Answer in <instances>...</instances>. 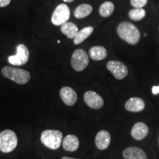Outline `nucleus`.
<instances>
[{
  "instance_id": "1",
  "label": "nucleus",
  "mask_w": 159,
  "mask_h": 159,
  "mask_svg": "<svg viewBox=\"0 0 159 159\" xmlns=\"http://www.w3.org/2000/svg\"><path fill=\"white\" fill-rule=\"evenodd\" d=\"M116 31L119 38L129 44L136 45L140 41V31L136 26L128 21H123L119 24Z\"/></svg>"
},
{
  "instance_id": "2",
  "label": "nucleus",
  "mask_w": 159,
  "mask_h": 159,
  "mask_svg": "<svg viewBox=\"0 0 159 159\" xmlns=\"http://www.w3.org/2000/svg\"><path fill=\"white\" fill-rule=\"evenodd\" d=\"M2 74L6 78L11 80L13 82L20 85L26 84L30 79V74L28 71L11 66H5L2 68Z\"/></svg>"
},
{
  "instance_id": "3",
  "label": "nucleus",
  "mask_w": 159,
  "mask_h": 159,
  "mask_svg": "<svg viewBox=\"0 0 159 159\" xmlns=\"http://www.w3.org/2000/svg\"><path fill=\"white\" fill-rule=\"evenodd\" d=\"M63 141V134L56 130H46L41 133V142L44 146L52 150H57Z\"/></svg>"
},
{
  "instance_id": "4",
  "label": "nucleus",
  "mask_w": 159,
  "mask_h": 159,
  "mask_svg": "<svg viewBox=\"0 0 159 159\" xmlns=\"http://www.w3.org/2000/svg\"><path fill=\"white\" fill-rule=\"evenodd\" d=\"M18 138L14 131L5 130L0 133V150L5 153L11 152L17 147Z\"/></svg>"
},
{
  "instance_id": "5",
  "label": "nucleus",
  "mask_w": 159,
  "mask_h": 159,
  "mask_svg": "<svg viewBox=\"0 0 159 159\" xmlns=\"http://www.w3.org/2000/svg\"><path fill=\"white\" fill-rule=\"evenodd\" d=\"M89 63V55L84 49H78L74 52L71 58V64L75 71H82L88 66Z\"/></svg>"
},
{
  "instance_id": "6",
  "label": "nucleus",
  "mask_w": 159,
  "mask_h": 159,
  "mask_svg": "<svg viewBox=\"0 0 159 159\" xmlns=\"http://www.w3.org/2000/svg\"><path fill=\"white\" fill-rule=\"evenodd\" d=\"M70 17V9L66 4H60L55 9L51 17V21L55 26H61L67 22Z\"/></svg>"
},
{
  "instance_id": "7",
  "label": "nucleus",
  "mask_w": 159,
  "mask_h": 159,
  "mask_svg": "<svg viewBox=\"0 0 159 159\" xmlns=\"http://www.w3.org/2000/svg\"><path fill=\"white\" fill-rule=\"evenodd\" d=\"M30 52L25 44H19L16 47V55L8 57V62L13 66H21L27 63Z\"/></svg>"
},
{
  "instance_id": "8",
  "label": "nucleus",
  "mask_w": 159,
  "mask_h": 159,
  "mask_svg": "<svg viewBox=\"0 0 159 159\" xmlns=\"http://www.w3.org/2000/svg\"><path fill=\"white\" fill-rule=\"evenodd\" d=\"M107 69L118 80H122L128 74V69L124 63L118 61H110L107 63Z\"/></svg>"
},
{
  "instance_id": "9",
  "label": "nucleus",
  "mask_w": 159,
  "mask_h": 159,
  "mask_svg": "<svg viewBox=\"0 0 159 159\" xmlns=\"http://www.w3.org/2000/svg\"><path fill=\"white\" fill-rule=\"evenodd\" d=\"M84 101L89 108L98 110L102 108L104 100L102 97L93 91H88L84 94Z\"/></svg>"
},
{
  "instance_id": "10",
  "label": "nucleus",
  "mask_w": 159,
  "mask_h": 159,
  "mask_svg": "<svg viewBox=\"0 0 159 159\" xmlns=\"http://www.w3.org/2000/svg\"><path fill=\"white\" fill-rule=\"evenodd\" d=\"M60 96L62 101L68 106H72L77 100V94L71 87L64 86L60 91Z\"/></svg>"
},
{
  "instance_id": "11",
  "label": "nucleus",
  "mask_w": 159,
  "mask_h": 159,
  "mask_svg": "<svg viewBox=\"0 0 159 159\" xmlns=\"http://www.w3.org/2000/svg\"><path fill=\"white\" fill-rule=\"evenodd\" d=\"M111 135L107 130H102L99 131L95 137V144L100 150L107 149L111 144Z\"/></svg>"
},
{
  "instance_id": "12",
  "label": "nucleus",
  "mask_w": 159,
  "mask_h": 159,
  "mask_svg": "<svg viewBox=\"0 0 159 159\" xmlns=\"http://www.w3.org/2000/svg\"><path fill=\"white\" fill-rule=\"evenodd\" d=\"M149 128L148 125L144 122H137L134 125L131 130V136L137 141L143 140L148 136Z\"/></svg>"
},
{
  "instance_id": "13",
  "label": "nucleus",
  "mask_w": 159,
  "mask_h": 159,
  "mask_svg": "<svg viewBox=\"0 0 159 159\" xmlns=\"http://www.w3.org/2000/svg\"><path fill=\"white\" fill-rule=\"evenodd\" d=\"M122 156L125 159H148L144 151L136 147H129L125 149Z\"/></svg>"
},
{
  "instance_id": "14",
  "label": "nucleus",
  "mask_w": 159,
  "mask_h": 159,
  "mask_svg": "<svg viewBox=\"0 0 159 159\" xmlns=\"http://www.w3.org/2000/svg\"><path fill=\"white\" fill-rule=\"evenodd\" d=\"M125 108L130 112H140L145 108V102L142 98L132 97L125 104Z\"/></svg>"
},
{
  "instance_id": "15",
  "label": "nucleus",
  "mask_w": 159,
  "mask_h": 159,
  "mask_svg": "<svg viewBox=\"0 0 159 159\" xmlns=\"http://www.w3.org/2000/svg\"><path fill=\"white\" fill-rule=\"evenodd\" d=\"M63 148L69 152H74L79 148V139L75 135H67L62 141Z\"/></svg>"
},
{
  "instance_id": "16",
  "label": "nucleus",
  "mask_w": 159,
  "mask_h": 159,
  "mask_svg": "<svg viewBox=\"0 0 159 159\" xmlns=\"http://www.w3.org/2000/svg\"><path fill=\"white\" fill-rule=\"evenodd\" d=\"M89 56L94 61H102L108 55L106 49L102 46H94L90 48L89 51Z\"/></svg>"
},
{
  "instance_id": "17",
  "label": "nucleus",
  "mask_w": 159,
  "mask_h": 159,
  "mask_svg": "<svg viewBox=\"0 0 159 159\" xmlns=\"http://www.w3.org/2000/svg\"><path fill=\"white\" fill-rule=\"evenodd\" d=\"M61 31L68 39H74L78 33V27L72 22H66L61 25Z\"/></svg>"
},
{
  "instance_id": "18",
  "label": "nucleus",
  "mask_w": 159,
  "mask_h": 159,
  "mask_svg": "<svg viewBox=\"0 0 159 159\" xmlns=\"http://www.w3.org/2000/svg\"><path fill=\"white\" fill-rule=\"evenodd\" d=\"M93 7L88 4H82L76 7L74 11V16L77 19H83L91 13Z\"/></svg>"
},
{
  "instance_id": "19",
  "label": "nucleus",
  "mask_w": 159,
  "mask_h": 159,
  "mask_svg": "<svg viewBox=\"0 0 159 159\" xmlns=\"http://www.w3.org/2000/svg\"><path fill=\"white\" fill-rule=\"evenodd\" d=\"M94 32V27L89 26V27H84V28L81 30L80 31H79L76 35V36L74 38V42L75 44L78 45L80 43H81L85 41V39H88L90 36L91 33Z\"/></svg>"
},
{
  "instance_id": "20",
  "label": "nucleus",
  "mask_w": 159,
  "mask_h": 159,
  "mask_svg": "<svg viewBox=\"0 0 159 159\" xmlns=\"http://www.w3.org/2000/svg\"><path fill=\"white\" fill-rule=\"evenodd\" d=\"M114 11V5L111 2H105L100 5L99 13L102 17H108Z\"/></svg>"
},
{
  "instance_id": "21",
  "label": "nucleus",
  "mask_w": 159,
  "mask_h": 159,
  "mask_svg": "<svg viewBox=\"0 0 159 159\" xmlns=\"http://www.w3.org/2000/svg\"><path fill=\"white\" fill-rule=\"evenodd\" d=\"M129 18L133 21H140L146 16V11L143 8H134L130 10L128 13Z\"/></svg>"
},
{
  "instance_id": "22",
  "label": "nucleus",
  "mask_w": 159,
  "mask_h": 159,
  "mask_svg": "<svg viewBox=\"0 0 159 159\" xmlns=\"http://www.w3.org/2000/svg\"><path fill=\"white\" fill-rule=\"evenodd\" d=\"M148 0H130V5L134 8H142L148 3Z\"/></svg>"
},
{
  "instance_id": "23",
  "label": "nucleus",
  "mask_w": 159,
  "mask_h": 159,
  "mask_svg": "<svg viewBox=\"0 0 159 159\" xmlns=\"http://www.w3.org/2000/svg\"><path fill=\"white\" fill-rule=\"evenodd\" d=\"M11 0H0V7H5L9 5Z\"/></svg>"
},
{
  "instance_id": "24",
  "label": "nucleus",
  "mask_w": 159,
  "mask_h": 159,
  "mask_svg": "<svg viewBox=\"0 0 159 159\" xmlns=\"http://www.w3.org/2000/svg\"><path fill=\"white\" fill-rule=\"evenodd\" d=\"M152 92L154 95L159 94V85H154V86H152Z\"/></svg>"
},
{
  "instance_id": "25",
  "label": "nucleus",
  "mask_w": 159,
  "mask_h": 159,
  "mask_svg": "<svg viewBox=\"0 0 159 159\" xmlns=\"http://www.w3.org/2000/svg\"><path fill=\"white\" fill-rule=\"evenodd\" d=\"M61 159H79V158H70V157L64 156V157H63V158Z\"/></svg>"
},
{
  "instance_id": "26",
  "label": "nucleus",
  "mask_w": 159,
  "mask_h": 159,
  "mask_svg": "<svg viewBox=\"0 0 159 159\" xmlns=\"http://www.w3.org/2000/svg\"><path fill=\"white\" fill-rule=\"evenodd\" d=\"M63 2H73L74 0H63Z\"/></svg>"
},
{
  "instance_id": "27",
  "label": "nucleus",
  "mask_w": 159,
  "mask_h": 159,
  "mask_svg": "<svg viewBox=\"0 0 159 159\" xmlns=\"http://www.w3.org/2000/svg\"><path fill=\"white\" fill-rule=\"evenodd\" d=\"M158 144H159V138H158Z\"/></svg>"
}]
</instances>
